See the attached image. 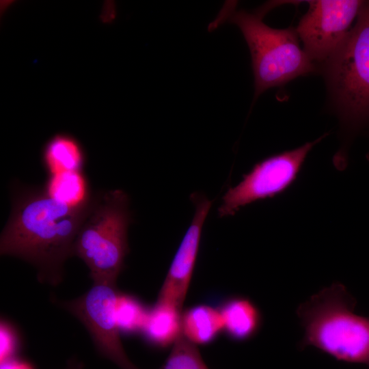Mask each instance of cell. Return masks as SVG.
Masks as SVG:
<instances>
[{"label":"cell","mask_w":369,"mask_h":369,"mask_svg":"<svg viewBox=\"0 0 369 369\" xmlns=\"http://www.w3.org/2000/svg\"><path fill=\"white\" fill-rule=\"evenodd\" d=\"M194 215L172 259L157 300L182 309L199 251L202 232L212 201L200 193L190 196Z\"/></svg>","instance_id":"obj_9"},{"label":"cell","mask_w":369,"mask_h":369,"mask_svg":"<svg viewBox=\"0 0 369 369\" xmlns=\"http://www.w3.org/2000/svg\"><path fill=\"white\" fill-rule=\"evenodd\" d=\"M223 331L232 339L245 341L259 331L262 316L258 307L245 297H233L221 308Z\"/></svg>","instance_id":"obj_11"},{"label":"cell","mask_w":369,"mask_h":369,"mask_svg":"<svg viewBox=\"0 0 369 369\" xmlns=\"http://www.w3.org/2000/svg\"><path fill=\"white\" fill-rule=\"evenodd\" d=\"M149 309L139 299L120 291L115 305V316L120 333H141Z\"/></svg>","instance_id":"obj_15"},{"label":"cell","mask_w":369,"mask_h":369,"mask_svg":"<svg viewBox=\"0 0 369 369\" xmlns=\"http://www.w3.org/2000/svg\"><path fill=\"white\" fill-rule=\"evenodd\" d=\"M44 191L52 198L72 206L83 205L92 199L81 171L50 175Z\"/></svg>","instance_id":"obj_14"},{"label":"cell","mask_w":369,"mask_h":369,"mask_svg":"<svg viewBox=\"0 0 369 369\" xmlns=\"http://www.w3.org/2000/svg\"><path fill=\"white\" fill-rule=\"evenodd\" d=\"M325 68L339 118L353 135L369 126V1H364L350 33Z\"/></svg>","instance_id":"obj_5"},{"label":"cell","mask_w":369,"mask_h":369,"mask_svg":"<svg viewBox=\"0 0 369 369\" xmlns=\"http://www.w3.org/2000/svg\"><path fill=\"white\" fill-rule=\"evenodd\" d=\"M1 364L14 360L20 348L18 333L14 325L5 320H1Z\"/></svg>","instance_id":"obj_17"},{"label":"cell","mask_w":369,"mask_h":369,"mask_svg":"<svg viewBox=\"0 0 369 369\" xmlns=\"http://www.w3.org/2000/svg\"><path fill=\"white\" fill-rule=\"evenodd\" d=\"M296 28L311 60L325 63L341 46L364 3L362 0H312Z\"/></svg>","instance_id":"obj_8"},{"label":"cell","mask_w":369,"mask_h":369,"mask_svg":"<svg viewBox=\"0 0 369 369\" xmlns=\"http://www.w3.org/2000/svg\"><path fill=\"white\" fill-rule=\"evenodd\" d=\"M356 304L340 282L301 303L296 313L304 331L299 348L312 346L339 361L369 369V317L357 314Z\"/></svg>","instance_id":"obj_2"},{"label":"cell","mask_w":369,"mask_h":369,"mask_svg":"<svg viewBox=\"0 0 369 369\" xmlns=\"http://www.w3.org/2000/svg\"><path fill=\"white\" fill-rule=\"evenodd\" d=\"M158 369H209L197 345L181 334L173 344L164 363Z\"/></svg>","instance_id":"obj_16"},{"label":"cell","mask_w":369,"mask_h":369,"mask_svg":"<svg viewBox=\"0 0 369 369\" xmlns=\"http://www.w3.org/2000/svg\"><path fill=\"white\" fill-rule=\"evenodd\" d=\"M182 334L195 345L213 342L223 331L220 310L208 305H197L182 312Z\"/></svg>","instance_id":"obj_12"},{"label":"cell","mask_w":369,"mask_h":369,"mask_svg":"<svg viewBox=\"0 0 369 369\" xmlns=\"http://www.w3.org/2000/svg\"><path fill=\"white\" fill-rule=\"evenodd\" d=\"M129 200L120 189L93 197L90 210L77 234L73 256L90 271L93 284L117 285L129 252Z\"/></svg>","instance_id":"obj_4"},{"label":"cell","mask_w":369,"mask_h":369,"mask_svg":"<svg viewBox=\"0 0 369 369\" xmlns=\"http://www.w3.org/2000/svg\"><path fill=\"white\" fill-rule=\"evenodd\" d=\"M236 5L234 1L225 3L209 29L225 22L238 27L251 54L256 98L271 87L316 70L314 63L300 46L295 29H274L263 22V16L271 6L249 12L237 10Z\"/></svg>","instance_id":"obj_3"},{"label":"cell","mask_w":369,"mask_h":369,"mask_svg":"<svg viewBox=\"0 0 369 369\" xmlns=\"http://www.w3.org/2000/svg\"><path fill=\"white\" fill-rule=\"evenodd\" d=\"M64 369H83L82 365L77 361H69L68 366Z\"/></svg>","instance_id":"obj_18"},{"label":"cell","mask_w":369,"mask_h":369,"mask_svg":"<svg viewBox=\"0 0 369 369\" xmlns=\"http://www.w3.org/2000/svg\"><path fill=\"white\" fill-rule=\"evenodd\" d=\"M43 159L50 175L81 171L84 162L83 153L79 143L66 135H56L47 143Z\"/></svg>","instance_id":"obj_13"},{"label":"cell","mask_w":369,"mask_h":369,"mask_svg":"<svg viewBox=\"0 0 369 369\" xmlns=\"http://www.w3.org/2000/svg\"><path fill=\"white\" fill-rule=\"evenodd\" d=\"M119 292L117 285L93 284L83 295L59 304L84 325L101 357L120 369H139L128 357L120 340L115 316Z\"/></svg>","instance_id":"obj_7"},{"label":"cell","mask_w":369,"mask_h":369,"mask_svg":"<svg viewBox=\"0 0 369 369\" xmlns=\"http://www.w3.org/2000/svg\"><path fill=\"white\" fill-rule=\"evenodd\" d=\"M326 135L256 163L236 185L224 194L218 208L219 216L234 215L247 204L273 197L287 190L297 180L309 152Z\"/></svg>","instance_id":"obj_6"},{"label":"cell","mask_w":369,"mask_h":369,"mask_svg":"<svg viewBox=\"0 0 369 369\" xmlns=\"http://www.w3.org/2000/svg\"><path fill=\"white\" fill-rule=\"evenodd\" d=\"M182 309L176 305L156 300L141 331L145 340L161 348L173 345L182 334Z\"/></svg>","instance_id":"obj_10"},{"label":"cell","mask_w":369,"mask_h":369,"mask_svg":"<svg viewBox=\"0 0 369 369\" xmlns=\"http://www.w3.org/2000/svg\"><path fill=\"white\" fill-rule=\"evenodd\" d=\"M93 197L72 206L44 191L26 190L14 200L9 220L0 237L1 255L17 257L32 264L42 284L59 285L64 265L73 247Z\"/></svg>","instance_id":"obj_1"}]
</instances>
